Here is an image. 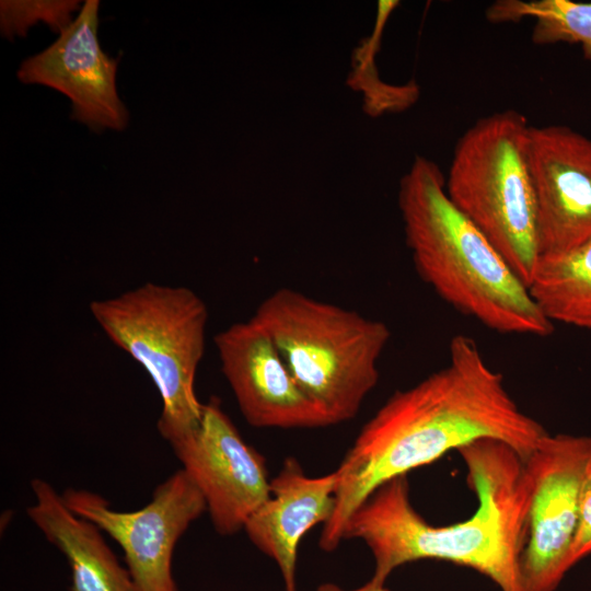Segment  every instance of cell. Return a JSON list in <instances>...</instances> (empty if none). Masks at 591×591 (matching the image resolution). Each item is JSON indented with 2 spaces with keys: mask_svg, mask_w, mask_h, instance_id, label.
Listing matches in <instances>:
<instances>
[{
  "mask_svg": "<svg viewBox=\"0 0 591 591\" xmlns=\"http://www.w3.org/2000/svg\"><path fill=\"white\" fill-rule=\"evenodd\" d=\"M448 364L395 392L363 425L336 473L335 509L320 547L333 552L354 511L382 484L478 439L500 440L525 460L548 433L524 414L476 341L455 335Z\"/></svg>",
  "mask_w": 591,
  "mask_h": 591,
  "instance_id": "6da1fadb",
  "label": "cell"
},
{
  "mask_svg": "<svg viewBox=\"0 0 591 591\" xmlns=\"http://www.w3.org/2000/svg\"><path fill=\"white\" fill-rule=\"evenodd\" d=\"M456 451L478 502L468 519L448 525L428 523L410 502L406 475L378 487L348 519L344 540L367 544L374 558L373 583L384 584L404 564L437 559L474 569L501 591H523L520 558L530 507L524 460L509 444L490 438Z\"/></svg>",
  "mask_w": 591,
  "mask_h": 591,
  "instance_id": "7a4b0ae2",
  "label": "cell"
},
{
  "mask_svg": "<svg viewBox=\"0 0 591 591\" xmlns=\"http://www.w3.org/2000/svg\"><path fill=\"white\" fill-rule=\"evenodd\" d=\"M398 208L415 268L443 301L497 333H553L526 285L452 204L437 163L416 155L401 178Z\"/></svg>",
  "mask_w": 591,
  "mask_h": 591,
  "instance_id": "3957f363",
  "label": "cell"
},
{
  "mask_svg": "<svg viewBox=\"0 0 591 591\" xmlns=\"http://www.w3.org/2000/svg\"><path fill=\"white\" fill-rule=\"evenodd\" d=\"M252 318L331 425L357 415L379 380V359L391 337L384 322L291 288L270 293Z\"/></svg>",
  "mask_w": 591,
  "mask_h": 591,
  "instance_id": "277c9868",
  "label": "cell"
},
{
  "mask_svg": "<svg viewBox=\"0 0 591 591\" xmlns=\"http://www.w3.org/2000/svg\"><path fill=\"white\" fill-rule=\"evenodd\" d=\"M90 312L117 347L140 363L162 401L158 431L170 444L195 429L204 403L195 378L206 347L208 309L184 286L146 282L94 300Z\"/></svg>",
  "mask_w": 591,
  "mask_h": 591,
  "instance_id": "5b68a950",
  "label": "cell"
},
{
  "mask_svg": "<svg viewBox=\"0 0 591 591\" xmlns=\"http://www.w3.org/2000/svg\"><path fill=\"white\" fill-rule=\"evenodd\" d=\"M530 125L514 109L477 119L457 140L445 190L526 285L540 258Z\"/></svg>",
  "mask_w": 591,
  "mask_h": 591,
  "instance_id": "8992f818",
  "label": "cell"
},
{
  "mask_svg": "<svg viewBox=\"0 0 591 591\" xmlns=\"http://www.w3.org/2000/svg\"><path fill=\"white\" fill-rule=\"evenodd\" d=\"M591 437L547 433L524 460L530 507L520 558L523 591H555L572 568L570 553Z\"/></svg>",
  "mask_w": 591,
  "mask_h": 591,
  "instance_id": "52a82bcc",
  "label": "cell"
},
{
  "mask_svg": "<svg viewBox=\"0 0 591 591\" xmlns=\"http://www.w3.org/2000/svg\"><path fill=\"white\" fill-rule=\"evenodd\" d=\"M63 501L94 523L123 549L137 591H177L172 573L176 543L206 510L200 490L181 468L159 484L136 511H117L99 494L66 489Z\"/></svg>",
  "mask_w": 591,
  "mask_h": 591,
  "instance_id": "ba28073f",
  "label": "cell"
},
{
  "mask_svg": "<svg viewBox=\"0 0 591 591\" xmlns=\"http://www.w3.org/2000/svg\"><path fill=\"white\" fill-rule=\"evenodd\" d=\"M170 445L204 496L220 535L244 529L250 515L269 498L264 457L244 441L217 398L204 404L198 426Z\"/></svg>",
  "mask_w": 591,
  "mask_h": 591,
  "instance_id": "9c48e42d",
  "label": "cell"
},
{
  "mask_svg": "<svg viewBox=\"0 0 591 591\" xmlns=\"http://www.w3.org/2000/svg\"><path fill=\"white\" fill-rule=\"evenodd\" d=\"M99 0H85L51 45L22 61L18 78L66 95L71 118L91 130L120 131L129 113L116 88L118 60L105 54L99 42Z\"/></svg>",
  "mask_w": 591,
  "mask_h": 591,
  "instance_id": "30bf717a",
  "label": "cell"
},
{
  "mask_svg": "<svg viewBox=\"0 0 591 591\" xmlns=\"http://www.w3.org/2000/svg\"><path fill=\"white\" fill-rule=\"evenodd\" d=\"M540 256L591 241V139L568 126H530Z\"/></svg>",
  "mask_w": 591,
  "mask_h": 591,
  "instance_id": "8fae6325",
  "label": "cell"
},
{
  "mask_svg": "<svg viewBox=\"0 0 591 591\" xmlns=\"http://www.w3.org/2000/svg\"><path fill=\"white\" fill-rule=\"evenodd\" d=\"M221 370L245 420L257 428L331 426L300 387L269 335L251 317L215 337Z\"/></svg>",
  "mask_w": 591,
  "mask_h": 591,
  "instance_id": "7c38bea8",
  "label": "cell"
},
{
  "mask_svg": "<svg viewBox=\"0 0 591 591\" xmlns=\"http://www.w3.org/2000/svg\"><path fill=\"white\" fill-rule=\"evenodd\" d=\"M335 488V471L310 477L296 459L288 457L270 480L269 498L245 522L250 541L278 565L286 591H297L299 544L312 528L324 525L333 515Z\"/></svg>",
  "mask_w": 591,
  "mask_h": 591,
  "instance_id": "4fadbf2b",
  "label": "cell"
},
{
  "mask_svg": "<svg viewBox=\"0 0 591 591\" xmlns=\"http://www.w3.org/2000/svg\"><path fill=\"white\" fill-rule=\"evenodd\" d=\"M31 487L35 502L27 515L67 559L72 591H137L94 523L71 511L48 482L34 478Z\"/></svg>",
  "mask_w": 591,
  "mask_h": 591,
  "instance_id": "5bb4252c",
  "label": "cell"
},
{
  "mask_svg": "<svg viewBox=\"0 0 591 591\" xmlns=\"http://www.w3.org/2000/svg\"><path fill=\"white\" fill-rule=\"evenodd\" d=\"M529 291L553 324L591 329V241L560 254L540 256Z\"/></svg>",
  "mask_w": 591,
  "mask_h": 591,
  "instance_id": "9a60e30c",
  "label": "cell"
},
{
  "mask_svg": "<svg viewBox=\"0 0 591 591\" xmlns=\"http://www.w3.org/2000/svg\"><path fill=\"white\" fill-rule=\"evenodd\" d=\"M493 23L534 19L532 42L536 45L579 44L591 60V3L572 0H501L486 11Z\"/></svg>",
  "mask_w": 591,
  "mask_h": 591,
  "instance_id": "2e32d148",
  "label": "cell"
},
{
  "mask_svg": "<svg viewBox=\"0 0 591 591\" xmlns=\"http://www.w3.org/2000/svg\"><path fill=\"white\" fill-rule=\"evenodd\" d=\"M397 4L398 1H379L375 31L370 38L363 40L362 45L355 50L354 72L348 79V84L355 90L363 91V109L372 116L384 112L402 111L414 103L418 96L417 85L391 86L383 84L378 80L374 70L373 56L379 47L383 25Z\"/></svg>",
  "mask_w": 591,
  "mask_h": 591,
  "instance_id": "e0dca14e",
  "label": "cell"
},
{
  "mask_svg": "<svg viewBox=\"0 0 591 591\" xmlns=\"http://www.w3.org/2000/svg\"><path fill=\"white\" fill-rule=\"evenodd\" d=\"M80 9L77 0H2L1 34L8 39L25 36L28 28L38 22L61 32L72 22V13Z\"/></svg>",
  "mask_w": 591,
  "mask_h": 591,
  "instance_id": "ac0fdd59",
  "label": "cell"
},
{
  "mask_svg": "<svg viewBox=\"0 0 591 591\" xmlns=\"http://www.w3.org/2000/svg\"><path fill=\"white\" fill-rule=\"evenodd\" d=\"M591 555V455L586 464L579 497V519L570 553L573 567Z\"/></svg>",
  "mask_w": 591,
  "mask_h": 591,
  "instance_id": "d6986e66",
  "label": "cell"
},
{
  "mask_svg": "<svg viewBox=\"0 0 591 591\" xmlns=\"http://www.w3.org/2000/svg\"><path fill=\"white\" fill-rule=\"evenodd\" d=\"M317 591H391V590L385 588L384 584H376V583H373L372 581H368L366 584L355 590H344L336 584L324 583L318 587Z\"/></svg>",
  "mask_w": 591,
  "mask_h": 591,
  "instance_id": "ffe728a7",
  "label": "cell"
}]
</instances>
